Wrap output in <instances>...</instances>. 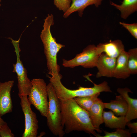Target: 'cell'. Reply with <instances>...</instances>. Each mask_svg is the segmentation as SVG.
I'll use <instances>...</instances> for the list:
<instances>
[{"label":"cell","instance_id":"cell-1","mask_svg":"<svg viewBox=\"0 0 137 137\" xmlns=\"http://www.w3.org/2000/svg\"><path fill=\"white\" fill-rule=\"evenodd\" d=\"M60 100L61 124L65 133L82 131L96 137L98 134L93 126L88 111L80 106L74 99Z\"/></svg>","mask_w":137,"mask_h":137},{"label":"cell","instance_id":"cell-2","mask_svg":"<svg viewBox=\"0 0 137 137\" xmlns=\"http://www.w3.org/2000/svg\"><path fill=\"white\" fill-rule=\"evenodd\" d=\"M54 24L53 15L48 14L44 20L43 28L41 32L40 37L43 45L44 53L49 71L48 73L58 74L60 67L57 63V54L65 45L57 43L55 38L52 36L50 28Z\"/></svg>","mask_w":137,"mask_h":137},{"label":"cell","instance_id":"cell-3","mask_svg":"<svg viewBox=\"0 0 137 137\" xmlns=\"http://www.w3.org/2000/svg\"><path fill=\"white\" fill-rule=\"evenodd\" d=\"M48 76L50 82L53 85L56 95L60 100H66L77 97L84 96L94 95L105 91V88L102 83L96 84L94 83L93 87L86 88L80 87L76 90H71L64 87L61 82L62 77L59 74H49Z\"/></svg>","mask_w":137,"mask_h":137},{"label":"cell","instance_id":"cell-4","mask_svg":"<svg viewBox=\"0 0 137 137\" xmlns=\"http://www.w3.org/2000/svg\"><path fill=\"white\" fill-rule=\"evenodd\" d=\"M48 106L46 117L48 128L54 135L63 137L65 133L61 124L62 116L59 99L50 82L47 85Z\"/></svg>","mask_w":137,"mask_h":137},{"label":"cell","instance_id":"cell-5","mask_svg":"<svg viewBox=\"0 0 137 137\" xmlns=\"http://www.w3.org/2000/svg\"><path fill=\"white\" fill-rule=\"evenodd\" d=\"M31 81L32 86L28 98L29 101L42 116L46 117L48 106L47 85L42 79H33Z\"/></svg>","mask_w":137,"mask_h":137},{"label":"cell","instance_id":"cell-6","mask_svg":"<svg viewBox=\"0 0 137 137\" xmlns=\"http://www.w3.org/2000/svg\"><path fill=\"white\" fill-rule=\"evenodd\" d=\"M102 53L97 45H88L81 53L76 55L74 58L69 60L63 59L62 65L65 67L73 68L81 66L85 68L96 67L98 58Z\"/></svg>","mask_w":137,"mask_h":137},{"label":"cell","instance_id":"cell-7","mask_svg":"<svg viewBox=\"0 0 137 137\" xmlns=\"http://www.w3.org/2000/svg\"><path fill=\"white\" fill-rule=\"evenodd\" d=\"M20 38L18 40H14L9 38L14 47L16 56V62L13 64V72L17 74L18 95L20 98L24 96H28L32 86L31 81L28 77L27 70L20 59V53L21 50L19 45Z\"/></svg>","mask_w":137,"mask_h":137},{"label":"cell","instance_id":"cell-8","mask_svg":"<svg viewBox=\"0 0 137 137\" xmlns=\"http://www.w3.org/2000/svg\"><path fill=\"white\" fill-rule=\"evenodd\" d=\"M20 105L25 118V129L22 137H36L38 128V121L36 113L31 108L27 96L20 98Z\"/></svg>","mask_w":137,"mask_h":137},{"label":"cell","instance_id":"cell-9","mask_svg":"<svg viewBox=\"0 0 137 137\" xmlns=\"http://www.w3.org/2000/svg\"><path fill=\"white\" fill-rule=\"evenodd\" d=\"M14 81L0 82V114L1 116L12 111L11 92Z\"/></svg>","mask_w":137,"mask_h":137},{"label":"cell","instance_id":"cell-10","mask_svg":"<svg viewBox=\"0 0 137 137\" xmlns=\"http://www.w3.org/2000/svg\"><path fill=\"white\" fill-rule=\"evenodd\" d=\"M116 58L110 57L104 53H102L99 56L96 64V67L98 71L96 77H113Z\"/></svg>","mask_w":137,"mask_h":137},{"label":"cell","instance_id":"cell-11","mask_svg":"<svg viewBox=\"0 0 137 137\" xmlns=\"http://www.w3.org/2000/svg\"><path fill=\"white\" fill-rule=\"evenodd\" d=\"M103 102L98 98L91 107L88 113L91 123L96 131L101 133L100 126L103 122V113L104 108Z\"/></svg>","mask_w":137,"mask_h":137},{"label":"cell","instance_id":"cell-12","mask_svg":"<svg viewBox=\"0 0 137 137\" xmlns=\"http://www.w3.org/2000/svg\"><path fill=\"white\" fill-rule=\"evenodd\" d=\"M117 92L126 100L127 104L128 110L125 115L127 123L137 118V99L130 97L128 93H132L127 88H118Z\"/></svg>","mask_w":137,"mask_h":137},{"label":"cell","instance_id":"cell-13","mask_svg":"<svg viewBox=\"0 0 137 137\" xmlns=\"http://www.w3.org/2000/svg\"><path fill=\"white\" fill-rule=\"evenodd\" d=\"M129 55L128 52L124 50L117 58L113 77L125 79L130 76L131 73L128 64Z\"/></svg>","mask_w":137,"mask_h":137},{"label":"cell","instance_id":"cell-14","mask_svg":"<svg viewBox=\"0 0 137 137\" xmlns=\"http://www.w3.org/2000/svg\"><path fill=\"white\" fill-rule=\"evenodd\" d=\"M72 3L67 11L63 14L66 18L72 13L78 12V15L81 17L85 8L90 5H94L96 7L100 5L103 0H71Z\"/></svg>","mask_w":137,"mask_h":137},{"label":"cell","instance_id":"cell-15","mask_svg":"<svg viewBox=\"0 0 137 137\" xmlns=\"http://www.w3.org/2000/svg\"><path fill=\"white\" fill-rule=\"evenodd\" d=\"M102 53H104L110 57L116 58L119 55L125 50L124 46L119 40L110 41L98 45Z\"/></svg>","mask_w":137,"mask_h":137},{"label":"cell","instance_id":"cell-16","mask_svg":"<svg viewBox=\"0 0 137 137\" xmlns=\"http://www.w3.org/2000/svg\"><path fill=\"white\" fill-rule=\"evenodd\" d=\"M103 117L106 127L112 129H125L127 123L125 116L117 117L111 111H104Z\"/></svg>","mask_w":137,"mask_h":137},{"label":"cell","instance_id":"cell-17","mask_svg":"<svg viewBox=\"0 0 137 137\" xmlns=\"http://www.w3.org/2000/svg\"><path fill=\"white\" fill-rule=\"evenodd\" d=\"M104 108L110 110L116 116H125L128 110L127 102L121 95L116 96L115 99L108 103H103Z\"/></svg>","mask_w":137,"mask_h":137},{"label":"cell","instance_id":"cell-18","mask_svg":"<svg viewBox=\"0 0 137 137\" xmlns=\"http://www.w3.org/2000/svg\"><path fill=\"white\" fill-rule=\"evenodd\" d=\"M110 3L120 11L121 18L124 19L137 11V0H123L120 5L111 1Z\"/></svg>","mask_w":137,"mask_h":137},{"label":"cell","instance_id":"cell-19","mask_svg":"<svg viewBox=\"0 0 137 137\" xmlns=\"http://www.w3.org/2000/svg\"><path fill=\"white\" fill-rule=\"evenodd\" d=\"M100 94L98 93L91 95L76 97L73 98L77 104L87 111H88Z\"/></svg>","mask_w":137,"mask_h":137},{"label":"cell","instance_id":"cell-20","mask_svg":"<svg viewBox=\"0 0 137 137\" xmlns=\"http://www.w3.org/2000/svg\"><path fill=\"white\" fill-rule=\"evenodd\" d=\"M128 52V64L129 69L131 74H136L137 73V48L130 49Z\"/></svg>","mask_w":137,"mask_h":137},{"label":"cell","instance_id":"cell-21","mask_svg":"<svg viewBox=\"0 0 137 137\" xmlns=\"http://www.w3.org/2000/svg\"><path fill=\"white\" fill-rule=\"evenodd\" d=\"M122 128L117 129L114 132H109L104 131L105 135L101 136L98 134L97 137H130L131 133L129 130Z\"/></svg>","mask_w":137,"mask_h":137},{"label":"cell","instance_id":"cell-22","mask_svg":"<svg viewBox=\"0 0 137 137\" xmlns=\"http://www.w3.org/2000/svg\"><path fill=\"white\" fill-rule=\"evenodd\" d=\"M71 0H54V4L59 9L65 12L71 5Z\"/></svg>","mask_w":137,"mask_h":137},{"label":"cell","instance_id":"cell-23","mask_svg":"<svg viewBox=\"0 0 137 137\" xmlns=\"http://www.w3.org/2000/svg\"><path fill=\"white\" fill-rule=\"evenodd\" d=\"M119 24L127 29L131 35L135 38L137 39V24H128L119 22Z\"/></svg>","mask_w":137,"mask_h":137},{"label":"cell","instance_id":"cell-24","mask_svg":"<svg viewBox=\"0 0 137 137\" xmlns=\"http://www.w3.org/2000/svg\"><path fill=\"white\" fill-rule=\"evenodd\" d=\"M1 137H14V135L12 133L10 129L5 122L0 128Z\"/></svg>","mask_w":137,"mask_h":137},{"label":"cell","instance_id":"cell-25","mask_svg":"<svg viewBox=\"0 0 137 137\" xmlns=\"http://www.w3.org/2000/svg\"><path fill=\"white\" fill-rule=\"evenodd\" d=\"M126 125L129 128V130L131 133H137V122L130 123V122L127 123Z\"/></svg>","mask_w":137,"mask_h":137},{"label":"cell","instance_id":"cell-26","mask_svg":"<svg viewBox=\"0 0 137 137\" xmlns=\"http://www.w3.org/2000/svg\"><path fill=\"white\" fill-rule=\"evenodd\" d=\"M5 123V122L1 118V116L0 114V128L2 126L4 125Z\"/></svg>","mask_w":137,"mask_h":137},{"label":"cell","instance_id":"cell-27","mask_svg":"<svg viewBox=\"0 0 137 137\" xmlns=\"http://www.w3.org/2000/svg\"><path fill=\"white\" fill-rule=\"evenodd\" d=\"M1 0H0V6H1V4H0V2H1Z\"/></svg>","mask_w":137,"mask_h":137},{"label":"cell","instance_id":"cell-28","mask_svg":"<svg viewBox=\"0 0 137 137\" xmlns=\"http://www.w3.org/2000/svg\"></svg>","mask_w":137,"mask_h":137},{"label":"cell","instance_id":"cell-29","mask_svg":"<svg viewBox=\"0 0 137 137\" xmlns=\"http://www.w3.org/2000/svg\"></svg>","mask_w":137,"mask_h":137}]
</instances>
